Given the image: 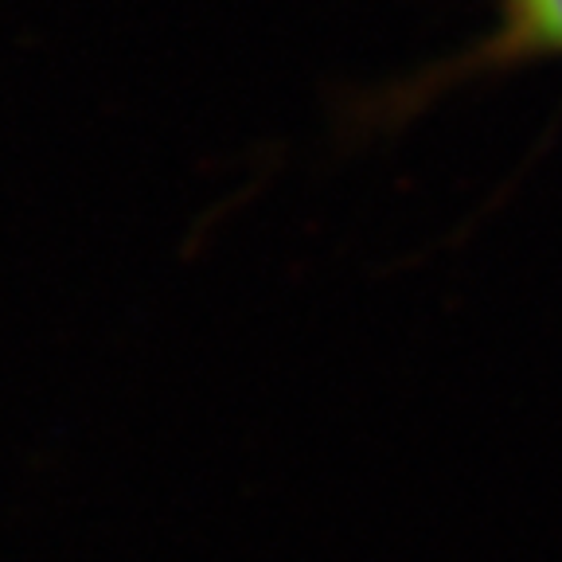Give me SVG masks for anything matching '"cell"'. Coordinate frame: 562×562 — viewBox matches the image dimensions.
<instances>
[{
    "label": "cell",
    "mask_w": 562,
    "mask_h": 562,
    "mask_svg": "<svg viewBox=\"0 0 562 562\" xmlns=\"http://www.w3.org/2000/svg\"><path fill=\"white\" fill-rule=\"evenodd\" d=\"M492 4H496V16L476 44H469L461 55L426 70L411 87L391 94L395 114H406V110L446 94L465 79L501 75V70L527 67V63L562 59V0H492Z\"/></svg>",
    "instance_id": "6da1fadb"
}]
</instances>
